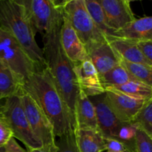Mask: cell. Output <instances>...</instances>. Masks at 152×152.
I'll use <instances>...</instances> for the list:
<instances>
[{
  "label": "cell",
  "instance_id": "cell-5",
  "mask_svg": "<svg viewBox=\"0 0 152 152\" xmlns=\"http://www.w3.org/2000/svg\"><path fill=\"white\" fill-rule=\"evenodd\" d=\"M23 5L33 30L44 37L57 27L63 20L64 10L55 5L53 0H19Z\"/></svg>",
  "mask_w": 152,
  "mask_h": 152
},
{
  "label": "cell",
  "instance_id": "cell-1",
  "mask_svg": "<svg viewBox=\"0 0 152 152\" xmlns=\"http://www.w3.org/2000/svg\"><path fill=\"white\" fill-rule=\"evenodd\" d=\"M22 88L42 110L53 126L56 138L73 129L66 105L46 67L31 73L24 80Z\"/></svg>",
  "mask_w": 152,
  "mask_h": 152
},
{
  "label": "cell",
  "instance_id": "cell-12",
  "mask_svg": "<svg viewBox=\"0 0 152 152\" xmlns=\"http://www.w3.org/2000/svg\"><path fill=\"white\" fill-rule=\"evenodd\" d=\"M59 42L65 56L73 65L81 63L88 59L86 46L64 15L59 31Z\"/></svg>",
  "mask_w": 152,
  "mask_h": 152
},
{
  "label": "cell",
  "instance_id": "cell-9",
  "mask_svg": "<svg viewBox=\"0 0 152 152\" xmlns=\"http://www.w3.org/2000/svg\"><path fill=\"white\" fill-rule=\"evenodd\" d=\"M105 99L117 118L123 123H131L142 108L145 101L112 90H106Z\"/></svg>",
  "mask_w": 152,
  "mask_h": 152
},
{
  "label": "cell",
  "instance_id": "cell-27",
  "mask_svg": "<svg viewBox=\"0 0 152 152\" xmlns=\"http://www.w3.org/2000/svg\"><path fill=\"white\" fill-rule=\"evenodd\" d=\"M134 152H152V137L137 129L134 138Z\"/></svg>",
  "mask_w": 152,
  "mask_h": 152
},
{
  "label": "cell",
  "instance_id": "cell-23",
  "mask_svg": "<svg viewBox=\"0 0 152 152\" xmlns=\"http://www.w3.org/2000/svg\"><path fill=\"white\" fill-rule=\"evenodd\" d=\"M120 65L135 79L152 86V65L127 62L121 59Z\"/></svg>",
  "mask_w": 152,
  "mask_h": 152
},
{
  "label": "cell",
  "instance_id": "cell-21",
  "mask_svg": "<svg viewBox=\"0 0 152 152\" xmlns=\"http://www.w3.org/2000/svg\"><path fill=\"white\" fill-rule=\"evenodd\" d=\"M99 78L105 91L108 88L118 86L128 82L137 80L120 65V63L108 72L99 75Z\"/></svg>",
  "mask_w": 152,
  "mask_h": 152
},
{
  "label": "cell",
  "instance_id": "cell-25",
  "mask_svg": "<svg viewBox=\"0 0 152 152\" xmlns=\"http://www.w3.org/2000/svg\"><path fill=\"white\" fill-rule=\"evenodd\" d=\"M137 129L132 123H124L117 133V140L128 146L131 152L134 151V138Z\"/></svg>",
  "mask_w": 152,
  "mask_h": 152
},
{
  "label": "cell",
  "instance_id": "cell-18",
  "mask_svg": "<svg viewBox=\"0 0 152 152\" xmlns=\"http://www.w3.org/2000/svg\"><path fill=\"white\" fill-rule=\"evenodd\" d=\"M106 39L110 45L123 60L152 65L142 56L137 45V42L115 37H107Z\"/></svg>",
  "mask_w": 152,
  "mask_h": 152
},
{
  "label": "cell",
  "instance_id": "cell-17",
  "mask_svg": "<svg viewBox=\"0 0 152 152\" xmlns=\"http://www.w3.org/2000/svg\"><path fill=\"white\" fill-rule=\"evenodd\" d=\"M77 146L80 152H103L105 138L98 129H74Z\"/></svg>",
  "mask_w": 152,
  "mask_h": 152
},
{
  "label": "cell",
  "instance_id": "cell-35",
  "mask_svg": "<svg viewBox=\"0 0 152 152\" xmlns=\"http://www.w3.org/2000/svg\"><path fill=\"white\" fill-rule=\"evenodd\" d=\"M103 152H104V151H103ZM106 152H107V151H106Z\"/></svg>",
  "mask_w": 152,
  "mask_h": 152
},
{
  "label": "cell",
  "instance_id": "cell-11",
  "mask_svg": "<svg viewBox=\"0 0 152 152\" xmlns=\"http://www.w3.org/2000/svg\"><path fill=\"white\" fill-rule=\"evenodd\" d=\"M98 1L105 13L107 25L113 34L136 19L131 5L132 1L129 0Z\"/></svg>",
  "mask_w": 152,
  "mask_h": 152
},
{
  "label": "cell",
  "instance_id": "cell-31",
  "mask_svg": "<svg viewBox=\"0 0 152 152\" xmlns=\"http://www.w3.org/2000/svg\"><path fill=\"white\" fill-rule=\"evenodd\" d=\"M3 148L4 152H28L19 145V143L16 141V139L13 137L9 140Z\"/></svg>",
  "mask_w": 152,
  "mask_h": 152
},
{
  "label": "cell",
  "instance_id": "cell-24",
  "mask_svg": "<svg viewBox=\"0 0 152 152\" xmlns=\"http://www.w3.org/2000/svg\"><path fill=\"white\" fill-rule=\"evenodd\" d=\"M131 123L137 129L152 137V98L145 101L142 108Z\"/></svg>",
  "mask_w": 152,
  "mask_h": 152
},
{
  "label": "cell",
  "instance_id": "cell-7",
  "mask_svg": "<svg viewBox=\"0 0 152 152\" xmlns=\"http://www.w3.org/2000/svg\"><path fill=\"white\" fill-rule=\"evenodd\" d=\"M64 16L68 19L85 46L106 37L96 27L84 0H68L64 7Z\"/></svg>",
  "mask_w": 152,
  "mask_h": 152
},
{
  "label": "cell",
  "instance_id": "cell-8",
  "mask_svg": "<svg viewBox=\"0 0 152 152\" xmlns=\"http://www.w3.org/2000/svg\"><path fill=\"white\" fill-rule=\"evenodd\" d=\"M20 99L31 129L42 145L54 144L56 137L53 126L31 96L22 90Z\"/></svg>",
  "mask_w": 152,
  "mask_h": 152
},
{
  "label": "cell",
  "instance_id": "cell-6",
  "mask_svg": "<svg viewBox=\"0 0 152 152\" xmlns=\"http://www.w3.org/2000/svg\"><path fill=\"white\" fill-rule=\"evenodd\" d=\"M0 60L6 64L24 82L39 68L28 56L20 43L12 34L0 28Z\"/></svg>",
  "mask_w": 152,
  "mask_h": 152
},
{
  "label": "cell",
  "instance_id": "cell-10",
  "mask_svg": "<svg viewBox=\"0 0 152 152\" xmlns=\"http://www.w3.org/2000/svg\"><path fill=\"white\" fill-rule=\"evenodd\" d=\"M88 59L96 68L99 75L108 72L120 63V56L110 45L106 37L86 46Z\"/></svg>",
  "mask_w": 152,
  "mask_h": 152
},
{
  "label": "cell",
  "instance_id": "cell-19",
  "mask_svg": "<svg viewBox=\"0 0 152 152\" xmlns=\"http://www.w3.org/2000/svg\"><path fill=\"white\" fill-rule=\"evenodd\" d=\"M22 83L14 72L0 60V100L19 94L22 90Z\"/></svg>",
  "mask_w": 152,
  "mask_h": 152
},
{
  "label": "cell",
  "instance_id": "cell-33",
  "mask_svg": "<svg viewBox=\"0 0 152 152\" xmlns=\"http://www.w3.org/2000/svg\"><path fill=\"white\" fill-rule=\"evenodd\" d=\"M0 152H4V148H0Z\"/></svg>",
  "mask_w": 152,
  "mask_h": 152
},
{
  "label": "cell",
  "instance_id": "cell-3",
  "mask_svg": "<svg viewBox=\"0 0 152 152\" xmlns=\"http://www.w3.org/2000/svg\"><path fill=\"white\" fill-rule=\"evenodd\" d=\"M0 28L17 39L39 68L46 67L42 50L36 41L35 32L19 0H0Z\"/></svg>",
  "mask_w": 152,
  "mask_h": 152
},
{
  "label": "cell",
  "instance_id": "cell-13",
  "mask_svg": "<svg viewBox=\"0 0 152 152\" xmlns=\"http://www.w3.org/2000/svg\"><path fill=\"white\" fill-rule=\"evenodd\" d=\"M73 65L80 90L88 96H96L105 94L99 74L90 59Z\"/></svg>",
  "mask_w": 152,
  "mask_h": 152
},
{
  "label": "cell",
  "instance_id": "cell-28",
  "mask_svg": "<svg viewBox=\"0 0 152 152\" xmlns=\"http://www.w3.org/2000/svg\"><path fill=\"white\" fill-rule=\"evenodd\" d=\"M13 137V133L8 123L0 114V148H4Z\"/></svg>",
  "mask_w": 152,
  "mask_h": 152
},
{
  "label": "cell",
  "instance_id": "cell-22",
  "mask_svg": "<svg viewBox=\"0 0 152 152\" xmlns=\"http://www.w3.org/2000/svg\"><path fill=\"white\" fill-rule=\"evenodd\" d=\"M86 7L95 25L105 37H112L113 31L107 25L106 18L98 0H84Z\"/></svg>",
  "mask_w": 152,
  "mask_h": 152
},
{
  "label": "cell",
  "instance_id": "cell-14",
  "mask_svg": "<svg viewBox=\"0 0 152 152\" xmlns=\"http://www.w3.org/2000/svg\"><path fill=\"white\" fill-rule=\"evenodd\" d=\"M94 105L96 111L98 129L105 139H117V133L124 123L114 114L105 99L104 94L94 96Z\"/></svg>",
  "mask_w": 152,
  "mask_h": 152
},
{
  "label": "cell",
  "instance_id": "cell-34",
  "mask_svg": "<svg viewBox=\"0 0 152 152\" xmlns=\"http://www.w3.org/2000/svg\"><path fill=\"white\" fill-rule=\"evenodd\" d=\"M2 101H1V100H0V107H1V104H2Z\"/></svg>",
  "mask_w": 152,
  "mask_h": 152
},
{
  "label": "cell",
  "instance_id": "cell-20",
  "mask_svg": "<svg viewBox=\"0 0 152 152\" xmlns=\"http://www.w3.org/2000/svg\"><path fill=\"white\" fill-rule=\"evenodd\" d=\"M106 90L115 91L131 97L142 100H147L152 98V86L137 80H133L120 86L108 88L105 89Z\"/></svg>",
  "mask_w": 152,
  "mask_h": 152
},
{
  "label": "cell",
  "instance_id": "cell-15",
  "mask_svg": "<svg viewBox=\"0 0 152 152\" xmlns=\"http://www.w3.org/2000/svg\"><path fill=\"white\" fill-rule=\"evenodd\" d=\"M74 116V129H98L94 105L89 96L81 90L76 101Z\"/></svg>",
  "mask_w": 152,
  "mask_h": 152
},
{
  "label": "cell",
  "instance_id": "cell-16",
  "mask_svg": "<svg viewBox=\"0 0 152 152\" xmlns=\"http://www.w3.org/2000/svg\"><path fill=\"white\" fill-rule=\"evenodd\" d=\"M112 37L135 42L152 40V17L145 16L136 18L123 28L114 31Z\"/></svg>",
  "mask_w": 152,
  "mask_h": 152
},
{
  "label": "cell",
  "instance_id": "cell-2",
  "mask_svg": "<svg viewBox=\"0 0 152 152\" xmlns=\"http://www.w3.org/2000/svg\"><path fill=\"white\" fill-rule=\"evenodd\" d=\"M61 25L43 37L42 50L46 68L66 105L74 129V106L80 88L74 71V65L65 56L59 42Z\"/></svg>",
  "mask_w": 152,
  "mask_h": 152
},
{
  "label": "cell",
  "instance_id": "cell-32",
  "mask_svg": "<svg viewBox=\"0 0 152 152\" xmlns=\"http://www.w3.org/2000/svg\"><path fill=\"white\" fill-rule=\"evenodd\" d=\"M56 142L54 144H50L48 145H42L41 148H35V149L28 150V152H56Z\"/></svg>",
  "mask_w": 152,
  "mask_h": 152
},
{
  "label": "cell",
  "instance_id": "cell-30",
  "mask_svg": "<svg viewBox=\"0 0 152 152\" xmlns=\"http://www.w3.org/2000/svg\"><path fill=\"white\" fill-rule=\"evenodd\" d=\"M137 45L142 56L152 65V40H142L137 42Z\"/></svg>",
  "mask_w": 152,
  "mask_h": 152
},
{
  "label": "cell",
  "instance_id": "cell-36",
  "mask_svg": "<svg viewBox=\"0 0 152 152\" xmlns=\"http://www.w3.org/2000/svg\"></svg>",
  "mask_w": 152,
  "mask_h": 152
},
{
  "label": "cell",
  "instance_id": "cell-4",
  "mask_svg": "<svg viewBox=\"0 0 152 152\" xmlns=\"http://www.w3.org/2000/svg\"><path fill=\"white\" fill-rule=\"evenodd\" d=\"M4 100L0 107V114L8 123L13 138L19 140L28 150L41 148L42 144L31 130L22 106L20 95H14Z\"/></svg>",
  "mask_w": 152,
  "mask_h": 152
},
{
  "label": "cell",
  "instance_id": "cell-29",
  "mask_svg": "<svg viewBox=\"0 0 152 152\" xmlns=\"http://www.w3.org/2000/svg\"><path fill=\"white\" fill-rule=\"evenodd\" d=\"M105 145L107 152H131L127 145L114 138L105 139Z\"/></svg>",
  "mask_w": 152,
  "mask_h": 152
},
{
  "label": "cell",
  "instance_id": "cell-26",
  "mask_svg": "<svg viewBox=\"0 0 152 152\" xmlns=\"http://www.w3.org/2000/svg\"><path fill=\"white\" fill-rule=\"evenodd\" d=\"M56 140V152H80L77 146L74 129H70L68 132Z\"/></svg>",
  "mask_w": 152,
  "mask_h": 152
}]
</instances>
